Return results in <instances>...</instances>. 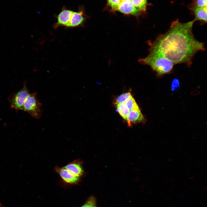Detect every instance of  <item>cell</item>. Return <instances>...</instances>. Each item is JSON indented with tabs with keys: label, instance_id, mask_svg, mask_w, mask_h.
Here are the masks:
<instances>
[{
	"label": "cell",
	"instance_id": "obj_8",
	"mask_svg": "<svg viewBox=\"0 0 207 207\" xmlns=\"http://www.w3.org/2000/svg\"><path fill=\"white\" fill-rule=\"evenodd\" d=\"M117 11L123 14L138 16L141 13L133 5L131 1H121Z\"/></svg>",
	"mask_w": 207,
	"mask_h": 207
},
{
	"label": "cell",
	"instance_id": "obj_4",
	"mask_svg": "<svg viewBox=\"0 0 207 207\" xmlns=\"http://www.w3.org/2000/svg\"><path fill=\"white\" fill-rule=\"evenodd\" d=\"M29 94L26 84L24 83L21 89L9 96L8 99L11 108L17 110H23L25 101Z\"/></svg>",
	"mask_w": 207,
	"mask_h": 207
},
{
	"label": "cell",
	"instance_id": "obj_3",
	"mask_svg": "<svg viewBox=\"0 0 207 207\" xmlns=\"http://www.w3.org/2000/svg\"><path fill=\"white\" fill-rule=\"evenodd\" d=\"M41 107L42 104L38 100L35 92L28 95L25 101L23 110L27 112L33 117L39 119L42 115Z\"/></svg>",
	"mask_w": 207,
	"mask_h": 207
},
{
	"label": "cell",
	"instance_id": "obj_7",
	"mask_svg": "<svg viewBox=\"0 0 207 207\" xmlns=\"http://www.w3.org/2000/svg\"><path fill=\"white\" fill-rule=\"evenodd\" d=\"M55 170L63 181L67 183L75 184L80 180V178L75 176L64 167L60 168L56 166L55 168Z\"/></svg>",
	"mask_w": 207,
	"mask_h": 207
},
{
	"label": "cell",
	"instance_id": "obj_17",
	"mask_svg": "<svg viewBox=\"0 0 207 207\" xmlns=\"http://www.w3.org/2000/svg\"><path fill=\"white\" fill-rule=\"evenodd\" d=\"M207 0H195L192 5L199 7H207Z\"/></svg>",
	"mask_w": 207,
	"mask_h": 207
},
{
	"label": "cell",
	"instance_id": "obj_2",
	"mask_svg": "<svg viewBox=\"0 0 207 207\" xmlns=\"http://www.w3.org/2000/svg\"><path fill=\"white\" fill-rule=\"evenodd\" d=\"M149 51V54L146 57L139 60L141 64L149 66L158 76L170 73L172 71L175 64L157 52Z\"/></svg>",
	"mask_w": 207,
	"mask_h": 207
},
{
	"label": "cell",
	"instance_id": "obj_9",
	"mask_svg": "<svg viewBox=\"0 0 207 207\" xmlns=\"http://www.w3.org/2000/svg\"><path fill=\"white\" fill-rule=\"evenodd\" d=\"M64 167L74 175L80 178L85 175L83 162L80 159H78L70 162Z\"/></svg>",
	"mask_w": 207,
	"mask_h": 207
},
{
	"label": "cell",
	"instance_id": "obj_13",
	"mask_svg": "<svg viewBox=\"0 0 207 207\" xmlns=\"http://www.w3.org/2000/svg\"><path fill=\"white\" fill-rule=\"evenodd\" d=\"M131 1L134 6L141 12L145 11L147 0H131Z\"/></svg>",
	"mask_w": 207,
	"mask_h": 207
},
{
	"label": "cell",
	"instance_id": "obj_11",
	"mask_svg": "<svg viewBox=\"0 0 207 207\" xmlns=\"http://www.w3.org/2000/svg\"><path fill=\"white\" fill-rule=\"evenodd\" d=\"M145 119L139 109L129 111L128 115L127 121L130 126L131 123H137L145 122Z\"/></svg>",
	"mask_w": 207,
	"mask_h": 207
},
{
	"label": "cell",
	"instance_id": "obj_12",
	"mask_svg": "<svg viewBox=\"0 0 207 207\" xmlns=\"http://www.w3.org/2000/svg\"><path fill=\"white\" fill-rule=\"evenodd\" d=\"M116 108L118 112L120 115L126 121L130 110L125 102L117 103Z\"/></svg>",
	"mask_w": 207,
	"mask_h": 207
},
{
	"label": "cell",
	"instance_id": "obj_21",
	"mask_svg": "<svg viewBox=\"0 0 207 207\" xmlns=\"http://www.w3.org/2000/svg\"><path fill=\"white\" fill-rule=\"evenodd\" d=\"M0 207H1L0 206Z\"/></svg>",
	"mask_w": 207,
	"mask_h": 207
},
{
	"label": "cell",
	"instance_id": "obj_6",
	"mask_svg": "<svg viewBox=\"0 0 207 207\" xmlns=\"http://www.w3.org/2000/svg\"><path fill=\"white\" fill-rule=\"evenodd\" d=\"M73 12L64 5L59 13L55 16L57 21L53 25V28L55 29L61 26L66 27L69 22Z\"/></svg>",
	"mask_w": 207,
	"mask_h": 207
},
{
	"label": "cell",
	"instance_id": "obj_16",
	"mask_svg": "<svg viewBox=\"0 0 207 207\" xmlns=\"http://www.w3.org/2000/svg\"><path fill=\"white\" fill-rule=\"evenodd\" d=\"M108 5L112 9L115 11H117L121 0H107Z\"/></svg>",
	"mask_w": 207,
	"mask_h": 207
},
{
	"label": "cell",
	"instance_id": "obj_5",
	"mask_svg": "<svg viewBox=\"0 0 207 207\" xmlns=\"http://www.w3.org/2000/svg\"><path fill=\"white\" fill-rule=\"evenodd\" d=\"M86 18L84 7L83 5H80L77 11H73L69 22L66 27L72 28L83 26Z\"/></svg>",
	"mask_w": 207,
	"mask_h": 207
},
{
	"label": "cell",
	"instance_id": "obj_19",
	"mask_svg": "<svg viewBox=\"0 0 207 207\" xmlns=\"http://www.w3.org/2000/svg\"><path fill=\"white\" fill-rule=\"evenodd\" d=\"M90 207H97L95 199H94L92 202Z\"/></svg>",
	"mask_w": 207,
	"mask_h": 207
},
{
	"label": "cell",
	"instance_id": "obj_20",
	"mask_svg": "<svg viewBox=\"0 0 207 207\" xmlns=\"http://www.w3.org/2000/svg\"><path fill=\"white\" fill-rule=\"evenodd\" d=\"M122 1H131V0H121Z\"/></svg>",
	"mask_w": 207,
	"mask_h": 207
},
{
	"label": "cell",
	"instance_id": "obj_18",
	"mask_svg": "<svg viewBox=\"0 0 207 207\" xmlns=\"http://www.w3.org/2000/svg\"><path fill=\"white\" fill-rule=\"evenodd\" d=\"M179 86V81L177 79H175L172 81L171 89L172 90H175L176 88Z\"/></svg>",
	"mask_w": 207,
	"mask_h": 207
},
{
	"label": "cell",
	"instance_id": "obj_10",
	"mask_svg": "<svg viewBox=\"0 0 207 207\" xmlns=\"http://www.w3.org/2000/svg\"><path fill=\"white\" fill-rule=\"evenodd\" d=\"M191 9L195 21H199L202 24L207 22V7H200L192 5Z\"/></svg>",
	"mask_w": 207,
	"mask_h": 207
},
{
	"label": "cell",
	"instance_id": "obj_1",
	"mask_svg": "<svg viewBox=\"0 0 207 207\" xmlns=\"http://www.w3.org/2000/svg\"><path fill=\"white\" fill-rule=\"evenodd\" d=\"M195 21H173L166 32L159 35L154 41H147L149 51L160 53L174 64L184 63L190 67L195 54L205 49L204 43L196 40L193 34L192 28Z\"/></svg>",
	"mask_w": 207,
	"mask_h": 207
},
{
	"label": "cell",
	"instance_id": "obj_14",
	"mask_svg": "<svg viewBox=\"0 0 207 207\" xmlns=\"http://www.w3.org/2000/svg\"><path fill=\"white\" fill-rule=\"evenodd\" d=\"M125 103L130 111L139 109L138 105L132 96L126 101Z\"/></svg>",
	"mask_w": 207,
	"mask_h": 207
},
{
	"label": "cell",
	"instance_id": "obj_15",
	"mask_svg": "<svg viewBox=\"0 0 207 207\" xmlns=\"http://www.w3.org/2000/svg\"><path fill=\"white\" fill-rule=\"evenodd\" d=\"M132 96L129 92L124 93L119 96L116 99L117 103H120L125 102L129 98Z\"/></svg>",
	"mask_w": 207,
	"mask_h": 207
}]
</instances>
